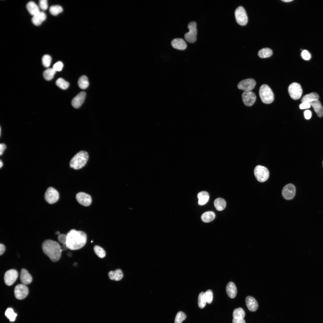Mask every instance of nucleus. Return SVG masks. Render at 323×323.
<instances>
[{"label":"nucleus","instance_id":"21","mask_svg":"<svg viewBox=\"0 0 323 323\" xmlns=\"http://www.w3.org/2000/svg\"><path fill=\"white\" fill-rule=\"evenodd\" d=\"M226 291L230 298H233L235 297L237 293V289L233 282L230 281L228 283L226 286Z\"/></svg>","mask_w":323,"mask_h":323},{"label":"nucleus","instance_id":"31","mask_svg":"<svg viewBox=\"0 0 323 323\" xmlns=\"http://www.w3.org/2000/svg\"><path fill=\"white\" fill-rule=\"evenodd\" d=\"M272 50L269 48H264L260 50L258 52V56L261 58H266L271 56Z\"/></svg>","mask_w":323,"mask_h":323},{"label":"nucleus","instance_id":"23","mask_svg":"<svg viewBox=\"0 0 323 323\" xmlns=\"http://www.w3.org/2000/svg\"><path fill=\"white\" fill-rule=\"evenodd\" d=\"M309 103L310 105L313 107L318 116L319 117H322L323 115V107L320 101L319 100H317L311 102Z\"/></svg>","mask_w":323,"mask_h":323},{"label":"nucleus","instance_id":"38","mask_svg":"<svg viewBox=\"0 0 323 323\" xmlns=\"http://www.w3.org/2000/svg\"><path fill=\"white\" fill-rule=\"evenodd\" d=\"M52 60L51 57L49 55L45 54L42 58V63L45 67H49L51 65Z\"/></svg>","mask_w":323,"mask_h":323},{"label":"nucleus","instance_id":"50","mask_svg":"<svg viewBox=\"0 0 323 323\" xmlns=\"http://www.w3.org/2000/svg\"><path fill=\"white\" fill-rule=\"evenodd\" d=\"M293 1V0H281V1H284V2H290V1Z\"/></svg>","mask_w":323,"mask_h":323},{"label":"nucleus","instance_id":"33","mask_svg":"<svg viewBox=\"0 0 323 323\" xmlns=\"http://www.w3.org/2000/svg\"><path fill=\"white\" fill-rule=\"evenodd\" d=\"M63 9L59 5H53L50 7L49 11L50 13L53 16H56L62 12Z\"/></svg>","mask_w":323,"mask_h":323},{"label":"nucleus","instance_id":"25","mask_svg":"<svg viewBox=\"0 0 323 323\" xmlns=\"http://www.w3.org/2000/svg\"><path fill=\"white\" fill-rule=\"evenodd\" d=\"M319 95L315 92H311L304 95L302 98L301 101L302 103H310L313 101L318 100Z\"/></svg>","mask_w":323,"mask_h":323},{"label":"nucleus","instance_id":"32","mask_svg":"<svg viewBox=\"0 0 323 323\" xmlns=\"http://www.w3.org/2000/svg\"><path fill=\"white\" fill-rule=\"evenodd\" d=\"M245 316V311L241 308H236L233 311V316L234 318L243 319Z\"/></svg>","mask_w":323,"mask_h":323},{"label":"nucleus","instance_id":"6","mask_svg":"<svg viewBox=\"0 0 323 323\" xmlns=\"http://www.w3.org/2000/svg\"><path fill=\"white\" fill-rule=\"evenodd\" d=\"M288 91L290 97L295 100L299 99L302 93V90L300 85L295 82L292 83L289 86Z\"/></svg>","mask_w":323,"mask_h":323},{"label":"nucleus","instance_id":"53","mask_svg":"<svg viewBox=\"0 0 323 323\" xmlns=\"http://www.w3.org/2000/svg\"><path fill=\"white\" fill-rule=\"evenodd\" d=\"M322 164H323V162H322Z\"/></svg>","mask_w":323,"mask_h":323},{"label":"nucleus","instance_id":"14","mask_svg":"<svg viewBox=\"0 0 323 323\" xmlns=\"http://www.w3.org/2000/svg\"><path fill=\"white\" fill-rule=\"evenodd\" d=\"M243 101L245 105L250 106L255 103L256 100V96L251 91H244L242 95Z\"/></svg>","mask_w":323,"mask_h":323},{"label":"nucleus","instance_id":"4","mask_svg":"<svg viewBox=\"0 0 323 323\" xmlns=\"http://www.w3.org/2000/svg\"><path fill=\"white\" fill-rule=\"evenodd\" d=\"M259 94L262 101L264 103H270L274 100L273 93L271 89L266 84H263L261 86Z\"/></svg>","mask_w":323,"mask_h":323},{"label":"nucleus","instance_id":"24","mask_svg":"<svg viewBox=\"0 0 323 323\" xmlns=\"http://www.w3.org/2000/svg\"><path fill=\"white\" fill-rule=\"evenodd\" d=\"M26 8L29 13L33 16L40 11L39 6L32 1L28 2Z\"/></svg>","mask_w":323,"mask_h":323},{"label":"nucleus","instance_id":"35","mask_svg":"<svg viewBox=\"0 0 323 323\" xmlns=\"http://www.w3.org/2000/svg\"><path fill=\"white\" fill-rule=\"evenodd\" d=\"M93 249L95 254L99 258H103L105 256V251L101 247L95 245Z\"/></svg>","mask_w":323,"mask_h":323},{"label":"nucleus","instance_id":"41","mask_svg":"<svg viewBox=\"0 0 323 323\" xmlns=\"http://www.w3.org/2000/svg\"><path fill=\"white\" fill-rule=\"evenodd\" d=\"M301 55L302 58L306 60H309L311 58L310 54L306 50H304L302 51Z\"/></svg>","mask_w":323,"mask_h":323},{"label":"nucleus","instance_id":"49","mask_svg":"<svg viewBox=\"0 0 323 323\" xmlns=\"http://www.w3.org/2000/svg\"><path fill=\"white\" fill-rule=\"evenodd\" d=\"M5 246L3 244H0V255H1L3 254L5 250Z\"/></svg>","mask_w":323,"mask_h":323},{"label":"nucleus","instance_id":"20","mask_svg":"<svg viewBox=\"0 0 323 323\" xmlns=\"http://www.w3.org/2000/svg\"><path fill=\"white\" fill-rule=\"evenodd\" d=\"M20 279L22 284L27 285L30 284L32 282V278L31 275L26 269H22L20 274Z\"/></svg>","mask_w":323,"mask_h":323},{"label":"nucleus","instance_id":"22","mask_svg":"<svg viewBox=\"0 0 323 323\" xmlns=\"http://www.w3.org/2000/svg\"><path fill=\"white\" fill-rule=\"evenodd\" d=\"M108 275L110 279L115 281H119L123 277L122 272L120 269H117L114 271H110L108 273Z\"/></svg>","mask_w":323,"mask_h":323},{"label":"nucleus","instance_id":"27","mask_svg":"<svg viewBox=\"0 0 323 323\" xmlns=\"http://www.w3.org/2000/svg\"><path fill=\"white\" fill-rule=\"evenodd\" d=\"M214 205L216 209L218 211L223 210L226 207V203L225 200L222 198H219L215 199Z\"/></svg>","mask_w":323,"mask_h":323},{"label":"nucleus","instance_id":"16","mask_svg":"<svg viewBox=\"0 0 323 323\" xmlns=\"http://www.w3.org/2000/svg\"><path fill=\"white\" fill-rule=\"evenodd\" d=\"M86 96V93L84 92L79 93L72 99L71 104L74 108H79L84 102Z\"/></svg>","mask_w":323,"mask_h":323},{"label":"nucleus","instance_id":"2","mask_svg":"<svg viewBox=\"0 0 323 323\" xmlns=\"http://www.w3.org/2000/svg\"><path fill=\"white\" fill-rule=\"evenodd\" d=\"M42 248L44 253L53 262L58 261L61 256V246L57 242L51 240L44 241Z\"/></svg>","mask_w":323,"mask_h":323},{"label":"nucleus","instance_id":"42","mask_svg":"<svg viewBox=\"0 0 323 323\" xmlns=\"http://www.w3.org/2000/svg\"><path fill=\"white\" fill-rule=\"evenodd\" d=\"M63 64L61 61L56 63L53 66V68L56 71H61L63 67Z\"/></svg>","mask_w":323,"mask_h":323},{"label":"nucleus","instance_id":"30","mask_svg":"<svg viewBox=\"0 0 323 323\" xmlns=\"http://www.w3.org/2000/svg\"><path fill=\"white\" fill-rule=\"evenodd\" d=\"M56 72L53 68H48L43 73V77L46 80H50L53 78Z\"/></svg>","mask_w":323,"mask_h":323},{"label":"nucleus","instance_id":"46","mask_svg":"<svg viewBox=\"0 0 323 323\" xmlns=\"http://www.w3.org/2000/svg\"><path fill=\"white\" fill-rule=\"evenodd\" d=\"M304 115L305 118L306 119L308 120L311 118L312 113L310 110H307L304 111Z\"/></svg>","mask_w":323,"mask_h":323},{"label":"nucleus","instance_id":"45","mask_svg":"<svg viewBox=\"0 0 323 323\" xmlns=\"http://www.w3.org/2000/svg\"><path fill=\"white\" fill-rule=\"evenodd\" d=\"M310 106L309 103L303 102L300 105L299 108L301 109H308L310 108Z\"/></svg>","mask_w":323,"mask_h":323},{"label":"nucleus","instance_id":"37","mask_svg":"<svg viewBox=\"0 0 323 323\" xmlns=\"http://www.w3.org/2000/svg\"><path fill=\"white\" fill-rule=\"evenodd\" d=\"M5 315L11 322L14 321L17 316V314L15 313L12 308H8L5 312Z\"/></svg>","mask_w":323,"mask_h":323},{"label":"nucleus","instance_id":"18","mask_svg":"<svg viewBox=\"0 0 323 323\" xmlns=\"http://www.w3.org/2000/svg\"><path fill=\"white\" fill-rule=\"evenodd\" d=\"M46 18V16L45 13L40 11L33 16L31 21L34 25L38 26L41 25Z\"/></svg>","mask_w":323,"mask_h":323},{"label":"nucleus","instance_id":"5","mask_svg":"<svg viewBox=\"0 0 323 323\" xmlns=\"http://www.w3.org/2000/svg\"><path fill=\"white\" fill-rule=\"evenodd\" d=\"M254 173L257 180L261 182L266 181L269 176V172L267 168L260 165H258L255 167Z\"/></svg>","mask_w":323,"mask_h":323},{"label":"nucleus","instance_id":"12","mask_svg":"<svg viewBox=\"0 0 323 323\" xmlns=\"http://www.w3.org/2000/svg\"><path fill=\"white\" fill-rule=\"evenodd\" d=\"M256 84L255 80L252 78H248L240 81L237 85L239 89L244 91H251L255 87Z\"/></svg>","mask_w":323,"mask_h":323},{"label":"nucleus","instance_id":"15","mask_svg":"<svg viewBox=\"0 0 323 323\" xmlns=\"http://www.w3.org/2000/svg\"><path fill=\"white\" fill-rule=\"evenodd\" d=\"M76 198L80 204L85 206L89 205L92 201L91 196L83 192H80L77 193L76 196Z\"/></svg>","mask_w":323,"mask_h":323},{"label":"nucleus","instance_id":"34","mask_svg":"<svg viewBox=\"0 0 323 323\" xmlns=\"http://www.w3.org/2000/svg\"><path fill=\"white\" fill-rule=\"evenodd\" d=\"M56 84L58 87L63 90L67 89L69 85L68 82L61 78H60L57 80Z\"/></svg>","mask_w":323,"mask_h":323},{"label":"nucleus","instance_id":"1","mask_svg":"<svg viewBox=\"0 0 323 323\" xmlns=\"http://www.w3.org/2000/svg\"><path fill=\"white\" fill-rule=\"evenodd\" d=\"M65 246L72 250H77L83 247L87 240V236L83 231L75 229L70 230L67 234Z\"/></svg>","mask_w":323,"mask_h":323},{"label":"nucleus","instance_id":"17","mask_svg":"<svg viewBox=\"0 0 323 323\" xmlns=\"http://www.w3.org/2000/svg\"><path fill=\"white\" fill-rule=\"evenodd\" d=\"M246 304L248 309L251 312H255L258 309V303L253 297L248 296L246 298Z\"/></svg>","mask_w":323,"mask_h":323},{"label":"nucleus","instance_id":"13","mask_svg":"<svg viewBox=\"0 0 323 323\" xmlns=\"http://www.w3.org/2000/svg\"><path fill=\"white\" fill-rule=\"evenodd\" d=\"M18 276L17 271L14 269L7 271L4 275V280L6 285L8 286L12 285L15 282Z\"/></svg>","mask_w":323,"mask_h":323},{"label":"nucleus","instance_id":"43","mask_svg":"<svg viewBox=\"0 0 323 323\" xmlns=\"http://www.w3.org/2000/svg\"><path fill=\"white\" fill-rule=\"evenodd\" d=\"M39 7L42 10H45L48 8V1L47 0H40L39 1Z\"/></svg>","mask_w":323,"mask_h":323},{"label":"nucleus","instance_id":"11","mask_svg":"<svg viewBox=\"0 0 323 323\" xmlns=\"http://www.w3.org/2000/svg\"><path fill=\"white\" fill-rule=\"evenodd\" d=\"M296 189L292 184L290 183L285 185L283 188L282 194L284 198L287 200L292 199L295 194Z\"/></svg>","mask_w":323,"mask_h":323},{"label":"nucleus","instance_id":"51","mask_svg":"<svg viewBox=\"0 0 323 323\" xmlns=\"http://www.w3.org/2000/svg\"><path fill=\"white\" fill-rule=\"evenodd\" d=\"M2 165H3L2 162L1 161V160H0V168L1 167Z\"/></svg>","mask_w":323,"mask_h":323},{"label":"nucleus","instance_id":"29","mask_svg":"<svg viewBox=\"0 0 323 323\" xmlns=\"http://www.w3.org/2000/svg\"><path fill=\"white\" fill-rule=\"evenodd\" d=\"M78 84L79 87L81 89H86L89 84L87 77L85 75L81 76L78 80Z\"/></svg>","mask_w":323,"mask_h":323},{"label":"nucleus","instance_id":"47","mask_svg":"<svg viewBox=\"0 0 323 323\" xmlns=\"http://www.w3.org/2000/svg\"><path fill=\"white\" fill-rule=\"evenodd\" d=\"M233 323H246L243 319L234 318L232 320Z\"/></svg>","mask_w":323,"mask_h":323},{"label":"nucleus","instance_id":"8","mask_svg":"<svg viewBox=\"0 0 323 323\" xmlns=\"http://www.w3.org/2000/svg\"><path fill=\"white\" fill-rule=\"evenodd\" d=\"M235 16L236 22L240 25H246L248 21V18L246 11L241 6L238 7L235 11Z\"/></svg>","mask_w":323,"mask_h":323},{"label":"nucleus","instance_id":"39","mask_svg":"<svg viewBox=\"0 0 323 323\" xmlns=\"http://www.w3.org/2000/svg\"><path fill=\"white\" fill-rule=\"evenodd\" d=\"M186 317V315L182 311H179L177 313L175 320V323H182Z\"/></svg>","mask_w":323,"mask_h":323},{"label":"nucleus","instance_id":"3","mask_svg":"<svg viewBox=\"0 0 323 323\" xmlns=\"http://www.w3.org/2000/svg\"><path fill=\"white\" fill-rule=\"evenodd\" d=\"M89 158L88 153L81 151L72 158L70 163V167L74 169L78 170L83 167L86 164Z\"/></svg>","mask_w":323,"mask_h":323},{"label":"nucleus","instance_id":"52","mask_svg":"<svg viewBox=\"0 0 323 323\" xmlns=\"http://www.w3.org/2000/svg\"><path fill=\"white\" fill-rule=\"evenodd\" d=\"M56 233L58 235L60 234V232L58 231H56Z\"/></svg>","mask_w":323,"mask_h":323},{"label":"nucleus","instance_id":"10","mask_svg":"<svg viewBox=\"0 0 323 323\" xmlns=\"http://www.w3.org/2000/svg\"><path fill=\"white\" fill-rule=\"evenodd\" d=\"M14 295L16 298L19 300L24 299L28 295V289L25 284H19L16 286L14 290Z\"/></svg>","mask_w":323,"mask_h":323},{"label":"nucleus","instance_id":"36","mask_svg":"<svg viewBox=\"0 0 323 323\" xmlns=\"http://www.w3.org/2000/svg\"><path fill=\"white\" fill-rule=\"evenodd\" d=\"M198 305L200 308H203L205 306L207 303L205 296L204 292H200L198 297Z\"/></svg>","mask_w":323,"mask_h":323},{"label":"nucleus","instance_id":"48","mask_svg":"<svg viewBox=\"0 0 323 323\" xmlns=\"http://www.w3.org/2000/svg\"><path fill=\"white\" fill-rule=\"evenodd\" d=\"M0 155H1L2 154V153H3V152L4 151V150L6 148V145L5 144H3V143H2V144L1 143V144H0Z\"/></svg>","mask_w":323,"mask_h":323},{"label":"nucleus","instance_id":"28","mask_svg":"<svg viewBox=\"0 0 323 323\" xmlns=\"http://www.w3.org/2000/svg\"><path fill=\"white\" fill-rule=\"evenodd\" d=\"M215 217L214 213L212 211H208L203 213L201 216V219L205 223H208L213 220Z\"/></svg>","mask_w":323,"mask_h":323},{"label":"nucleus","instance_id":"40","mask_svg":"<svg viewBox=\"0 0 323 323\" xmlns=\"http://www.w3.org/2000/svg\"><path fill=\"white\" fill-rule=\"evenodd\" d=\"M204 294L207 303L209 304L211 303L213 298L212 291L210 290H208L204 292Z\"/></svg>","mask_w":323,"mask_h":323},{"label":"nucleus","instance_id":"9","mask_svg":"<svg viewBox=\"0 0 323 323\" xmlns=\"http://www.w3.org/2000/svg\"><path fill=\"white\" fill-rule=\"evenodd\" d=\"M45 201L50 204L56 203L59 198L58 191L52 187L48 188L46 191L44 195Z\"/></svg>","mask_w":323,"mask_h":323},{"label":"nucleus","instance_id":"44","mask_svg":"<svg viewBox=\"0 0 323 323\" xmlns=\"http://www.w3.org/2000/svg\"><path fill=\"white\" fill-rule=\"evenodd\" d=\"M58 240L63 245H65L66 241V235L63 234H60L58 235Z\"/></svg>","mask_w":323,"mask_h":323},{"label":"nucleus","instance_id":"7","mask_svg":"<svg viewBox=\"0 0 323 323\" xmlns=\"http://www.w3.org/2000/svg\"><path fill=\"white\" fill-rule=\"evenodd\" d=\"M189 31L184 35L185 39L190 43H194L196 39L197 33L196 24L195 22H190L188 25Z\"/></svg>","mask_w":323,"mask_h":323},{"label":"nucleus","instance_id":"26","mask_svg":"<svg viewBox=\"0 0 323 323\" xmlns=\"http://www.w3.org/2000/svg\"><path fill=\"white\" fill-rule=\"evenodd\" d=\"M197 197L199 199L198 204L200 205H203L208 201L209 196L208 192L205 191H202L199 192L197 194Z\"/></svg>","mask_w":323,"mask_h":323},{"label":"nucleus","instance_id":"19","mask_svg":"<svg viewBox=\"0 0 323 323\" xmlns=\"http://www.w3.org/2000/svg\"><path fill=\"white\" fill-rule=\"evenodd\" d=\"M172 46L174 48L180 50H183L187 47V45L185 41L182 39L176 38L171 42Z\"/></svg>","mask_w":323,"mask_h":323}]
</instances>
